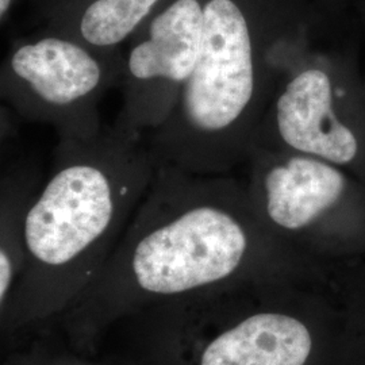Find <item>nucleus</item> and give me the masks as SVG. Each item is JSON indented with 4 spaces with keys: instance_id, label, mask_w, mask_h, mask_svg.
<instances>
[{
    "instance_id": "nucleus-10",
    "label": "nucleus",
    "mask_w": 365,
    "mask_h": 365,
    "mask_svg": "<svg viewBox=\"0 0 365 365\" xmlns=\"http://www.w3.org/2000/svg\"><path fill=\"white\" fill-rule=\"evenodd\" d=\"M103 354H106V353H103ZM106 356H108L114 363H115V365H131L129 364V363H126V361H123V360H120V359H117V357H114V356H110V354H106Z\"/></svg>"
},
{
    "instance_id": "nucleus-2",
    "label": "nucleus",
    "mask_w": 365,
    "mask_h": 365,
    "mask_svg": "<svg viewBox=\"0 0 365 365\" xmlns=\"http://www.w3.org/2000/svg\"><path fill=\"white\" fill-rule=\"evenodd\" d=\"M146 137L105 126L60 140L52 170L25 222V264L0 312L1 351L43 333L88 287L113 255L155 178Z\"/></svg>"
},
{
    "instance_id": "nucleus-3",
    "label": "nucleus",
    "mask_w": 365,
    "mask_h": 365,
    "mask_svg": "<svg viewBox=\"0 0 365 365\" xmlns=\"http://www.w3.org/2000/svg\"><path fill=\"white\" fill-rule=\"evenodd\" d=\"M122 49L106 51L49 31L15 43L0 68V96L18 115L54 128L60 140L103 130L99 103L120 87Z\"/></svg>"
},
{
    "instance_id": "nucleus-8",
    "label": "nucleus",
    "mask_w": 365,
    "mask_h": 365,
    "mask_svg": "<svg viewBox=\"0 0 365 365\" xmlns=\"http://www.w3.org/2000/svg\"><path fill=\"white\" fill-rule=\"evenodd\" d=\"M163 0H83L53 25L52 33L78 39L106 51L122 43L144 26Z\"/></svg>"
},
{
    "instance_id": "nucleus-4",
    "label": "nucleus",
    "mask_w": 365,
    "mask_h": 365,
    "mask_svg": "<svg viewBox=\"0 0 365 365\" xmlns=\"http://www.w3.org/2000/svg\"><path fill=\"white\" fill-rule=\"evenodd\" d=\"M203 7L205 0H170L131 37L117 126L146 135L170 118L197 64Z\"/></svg>"
},
{
    "instance_id": "nucleus-6",
    "label": "nucleus",
    "mask_w": 365,
    "mask_h": 365,
    "mask_svg": "<svg viewBox=\"0 0 365 365\" xmlns=\"http://www.w3.org/2000/svg\"><path fill=\"white\" fill-rule=\"evenodd\" d=\"M261 161V212L274 230L297 235L310 227L342 195L345 178L321 158L288 152Z\"/></svg>"
},
{
    "instance_id": "nucleus-7",
    "label": "nucleus",
    "mask_w": 365,
    "mask_h": 365,
    "mask_svg": "<svg viewBox=\"0 0 365 365\" xmlns=\"http://www.w3.org/2000/svg\"><path fill=\"white\" fill-rule=\"evenodd\" d=\"M42 176L34 161L4 160L0 180V312L18 286L25 264V222Z\"/></svg>"
},
{
    "instance_id": "nucleus-1",
    "label": "nucleus",
    "mask_w": 365,
    "mask_h": 365,
    "mask_svg": "<svg viewBox=\"0 0 365 365\" xmlns=\"http://www.w3.org/2000/svg\"><path fill=\"white\" fill-rule=\"evenodd\" d=\"M260 248L232 180L158 161L117 248L48 331L96 354L106 330L125 317L241 284L256 271Z\"/></svg>"
},
{
    "instance_id": "nucleus-9",
    "label": "nucleus",
    "mask_w": 365,
    "mask_h": 365,
    "mask_svg": "<svg viewBox=\"0 0 365 365\" xmlns=\"http://www.w3.org/2000/svg\"><path fill=\"white\" fill-rule=\"evenodd\" d=\"M1 353V365H115L103 353L78 352L51 331L16 341Z\"/></svg>"
},
{
    "instance_id": "nucleus-5",
    "label": "nucleus",
    "mask_w": 365,
    "mask_h": 365,
    "mask_svg": "<svg viewBox=\"0 0 365 365\" xmlns=\"http://www.w3.org/2000/svg\"><path fill=\"white\" fill-rule=\"evenodd\" d=\"M276 138L288 152L348 164L359 144L351 129L333 111L331 83L327 72L307 68L288 80L274 105Z\"/></svg>"
}]
</instances>
